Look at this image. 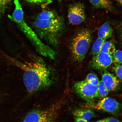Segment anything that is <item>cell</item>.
Instances as JSON below:
<instances>
[{
	"mask_svg": "<svg viewBox=\"0 0 122 122\" xmlns=\"http://www.w3.org/2000/svg\"><path fill=\"white\" fill-rule=\"evenodd\" d=\"M112 68L117 77L122 80V65L116 63Z\"/></svg>",
	"mask_w": 122,
	"mask_h": 122,
	"instance_id": "cell-21",
	"label": "cell"
},
{
	"mask_svg": "<svg viewBox=\"0 0 122 122\" xmlns=\"http://www.w3.org/2000/svg\"><path fill=\"white\" fill-rule=\"evenodd\" d=\"M107 122H122L114 118H109Z\"/></svg>",
	"mask_w": 122,
	"mask_h": 122,
	"instance_id": "cell-24",
	"label": "cell"
},
{
	"mask_svg": "<svg viewBox=\"0 0 122 122\" xmlns=\"http://www.w3.org/2000/svg\"><path fill=\"white\" fill-rule=\"evenodd\" d=\"M109 118H105L103 119L98 120L95 122H107Z\"/></svg>",
	"mask_w": 122,
	"mask_h": 122,
	"instance_id": "cell-25",
	"label": "cell"
},
{
	"mask_svg": "<svg viewBox=\"0 0 122 122\" xmlns=\"http://www.w3.org/2000/svg\"><path fill=\"white\" fill-rule=\"evenodd\" d=\"M113 62L112 55L100 52L94 56L89 63L91 67L94 69L105 70Z\"/></svg>",
	"mask_w": 122,
	"mask_h": 122,
	"instance_id": "cell-8",
	"label": "cell"
},
{
	"mask_svg": "<svg viewBox=\"0 0 122 122\" xmlns=\"http://www.w3.org/2000/svg\"><path fill=\"white\" fill-rule=\"evenodd\" d=\"M97 91L99 97L104 98L108 95L109 91L107 89L106 86L102 80H101L97 86Z\"/></svg>",
	"mask_w": 122,
	"mask_h": 122,
	"instance_id": "cell-17",
	"label": "cell"
},
{
	"mask_svg": "<svg viewBox=\"0 0 122 122\" xmlns=\"http://www.w3.org/2000/svg\"><path fill=\"white\" fill-rule=\"evenodd\" d=\"M116 51L115 46L111 41H106L102 46L101 52L112 55Z\"/></svg>",
	"mask_w": 122,
	"mask_h": 122,
	"instance_id": "cell-15",
	"label": "cell"
},
{
	"mask_svg": "<svg viewBox=\"0 0 122 122\" xmlns=\"http://www.w3.org/2000/svg\"><path fill=\"white\" fill-rule=\"evenodd\" d=\"M85 18V8L83 4L77 2L70 5L68 8V19L70 24L79 25L83 22Z\"/></svg>",
	"mask_w": 122,
	"mask_h": 122,
	"instance_id": "cell-7",
	"label": "cell"
},
{
	"mask_svg": "<svg viewBox=\"0 0 122 122\" xmlns=\"http://www.w3.org/2000/svg\"><path fill=\"white\" fill-rule=\"evenodd\" d=\"M73 114L75 117H80L87 121L95 116L94 111L89 109L77 108L73 111Z\"/></svg>",
	"mask_w": 122,
	"mask_h": 122,
	"instance_id": "cell-11",
	"label": "cell"
},
{
	"mask_svg": "<svg viewBox=\"0 0 122 122\" xmlns=\"http://www.w3.org/2000/svg\"><path fill=\"white\" fill-rule=\"evenodd\" d=\"M15 8L11 15L8 17L11 20L16 22L20 30L29 39L38 53L44 57L52 58L56 52L40 40L35 32L24 20V12L19 0H14Z\"/></svg>",
	"mask_w": 122,
	"mask_h": 122,
	"instance_id": "cell-2",
	"label": "cell"
},
{
	"mask_svg": "<svg viewBox=\"0 0 122 122\" xmlns=\"http://www.w3.org/2000/svg\"><path fill=\"white\" fill-rule=\"evenodd\" d=\"M94 7L97 8L111 9L112 4L109 0H88Z\"/></svg>",
	"mask_w": 122,
	"mask_h": 122,
	"instance_id": "cell-13",
	"label": "cell"
},
{
	"mask_svg": "<svg viewBox=\"0 0 122 122\" xmlns=\"http://www.w3.org/2000/svg\"><path fill=\"white\" fill-rule=\"evenodd\" d=\"M27 2L33 4L47 5L52 2L53 0H25Z\"/></svg>",
	"mask_w": 122,
	"mask_h": 122,
	"instance_id": "cell-22",
	"label": "cell"
},
{
	"mask_svg": "<svg viewBox=\"0 0 122 122\" xmlns=\"http://www.w3.org/2000/svg\"><path fill=\"white\" fill-rule=\"evenodd\" d=\"M54 110L36 109L26 116L22 122H42L55 117Z\"/></svg>",
	"mask_w": 122,
	"mask_h": 122,
	"instance_id": "cell-9",
	"label": "cell"
},
{
	"mask_svg": "<svg viewBox=\"0 0 122 122\" xmlns=\"http://www.w3.org/2000/svg\"><path fill=\"white\" fill-rule=\"evenodd\" d=\"M122 6V0H116Z\"/></svg>",
	"mask_w": 122,
	"mask_h": 122,
	"instance_id": "cell-27",
	"label": "cell"
},
{
	"mask_svg": "<svg viewBox=\"0 0 122 122\" xmlns=\"http://www.w3.org/2000/svg\"><path fill=\"white\" fill-rule=\"evenodd\" d=\"M84 80L97 86L100 81L98 77L94 73H90L88 74Z\"/></svg>",
	"mask_w": 122,
	"mask_h": 122,
	"instance_id": "cell-18",
	"label": "cell"
},
{
	"mask_svg": "<svg viewBox=\"0 0 122 122\" xmlns=\"http://www.w3.org/2000/svg\"><path fill=\"white\" fill-rule=\"evenodd\" d=\"M113 62L116 64H122V51L117 50L113 54Z\"/></svg>",
	"mask_w": 122,
	"mask_h": 122,
	"instance_id": "cell-19",
	"label": "cell"
},
{
	"mask_svg": "<svg viewBox=\"0 0 122 122\" xmlns=\"http://www.w3.org/2000/svg\"><path fill=\"white\" fill-rule=\"evenodd\" d=\"M23 80L27 91L32 94L50 87L54 83V75L49 67L39 60L27 67Z\"/></svg>",
	"mask_w": 122,
	"mask_h": 122,
	"instance_id": "cell-1",
	"label": "cell"
},
{
	"mask_svg": "<svg viewBox=\"0 0 122 122\" xmlns=\"http://www.w3.org/2000/svg\"><path fill=\"white\" fill-rule=\"evenodd\" d=\"M74 88L78 95L88 102H93L99 97L97 86L84 80L76 82Z\"/></svg>",
	"mask_w": 122,
	"mask_h": 122,
	"instance_id": "cell-5",
	"label": "cell"
},
{
	"mask_svg": "<svg viewBox=\"0 0 122 122\" xmlns=\"http://www.w3.org/2000/svg\"><path fill=\"white\" fill-rule=\"evenodd\" d=\"M58 1H59V2H61V1L63 0H57Z\"/></svg>",
	"mask_w": 122,
	"mask_h": 122,
	"instance_id": "cell-28",
	"label": "cell"
},
{
	"mask_svg": "<svg viewBox=\"0 0 122 122\" xmlns=\"http://www.w3.org/2000/svg\"><path fill=\"white\" fill-rule=\"evenodd\" d=\"M55 118V117H52L46 121L42 122H54Z\"/></svg>",
	"mask_w": 122,
	"mask_h": 122,
	"instance_id": "cell-26",
	"label": "cell"
},
{
	"mask_svg": "<svg viewBox=\"0 0 122 122\" xmlns=\"http://www.w3.org/2000/svg\"><path fill=\"white\" fill-rule=\"evenodd\" d=\"M86 107L100 110L111 113L118 112L121 109V106L116 100L109 97H106L99 101L97 103L88 102Z\"/></svg>",
	"mask_w": 122,
	"mask_h": 122,
	"instance_id": "cell-6",
	"label": "cell"
},
{
	"mask_svg": "<svg viewBox=\"0 0 122 122\" xmlns=\"http://www.w3.org/2000/svg\"><path fill=\"white\" fill-rule=\"evenodd\" d=\"M74 118L75 122H88L87 120L80 117H75Z\"/></svg>",
	"mask_w": 122,
	"mask_h": 122,
	"instance_id": "cell-23",
	"label": "cell"
},
{
	"mask_svg": "<svg viewBox=\"0 0 122 122\" xmlns=\"http://www.w3.org/2000/svg\"><path fill=\"white\" fill-rule=\"evenodd\" d=\"M11 0H0V15L4 13Z\"/></svg>",
	"mask_w": 122,
	"mask_h": 122,
	"instance_id": "cell-20",
	"label": "cell"
},
{
	"mask_svg": "<svg viewBox=\"0 0 122 122\" xmlns=\"http://www.w3.org/2000/svg\"><path fill=\"white\" fill-rule=\"evenodd\" d=\"M92 39L91 32L87 30H81L73 39L71 45V55L77 62L83 61L87 53Z\"/></svg>",
	"mask_w": 122,
	"mask_h": 122,
	"instance_id": "cell-4",
	"label": "cell"
},
{
	"mask_svg": "<svg viewBox=\"0 0 122 122\" xmlns=\"http://www.w3.org/2000/svg\"><path fill=\"white\" fill-rule=\"evenodd\" d=\"M59 17L55 12L52 10H47L42 12L38 15L36 19L46 20L57 19Z\"/></svg>",
	"mask_w": 122,
	"mask_h": 122,
	"instance_id": "cell-14",
	"label": "cell"
},
{
	"mask_svg": "<svg viewBox=\"0 0 122 122\" xmlns=\"http://www.w3.org/2000/svg\"><path fill=\"white\" fill-rule=\"evenodd\" d=\"M112 30L109 23L106 22L99 28L97 35L98 38L106 39L111 37Z\"/></svg>",
	"mask_w": 122,
	"mask_h": 122,
	"instance_id": "cell-12",
	"label": "cell"
},
{
	"mask_svg": "<svg viewBox=\"0 0 122 122\" xmlns=\"http://www.w3.org/2000/svg\"><path fill=\"white\" fill-rule=\"evenodd\" d=\"M106 41V39L98 38L94 42L92 49V53L94 56L98 54L101 52L102 46Z\"/></svg>",
	"mask_w": 122,
	"mask_h": 122,
	"instance_id": "cell-16",
	"label": "cell"
},
{
	"mask_svg": "<svg viewBox=\"0 0 122 122\" xmlns=\"http://www.w3.org/2000/svg\"><path fill=\"white\" fill-rule=\"evenodd\" d=\"M33 24L40 37L53 46L58 45L59 38L64 28L62 18L59 17L46 20L36 19Z\"/></svg>",
	"mask_w": 122,
	"mask_h": 122,
	"instance_id": "cell-3",
	"label": "cell"
},
{
	"mask_svg": "<svg viewBox=\"0 0 122 122\" xmlns=\"http://www.w3.org/2000/svg\"><path fill=\"white\" fill-rule=\"evenodd\" d=\"M102 81L108 91L115 90L120 84L119 81L113 74L105 71L102 75Z\"/></svg>",
	"mask_w": 122,
	"mask_h": 122,
	"instance_id": "cell-10",
	"label": "cell"
}]
</instances>
